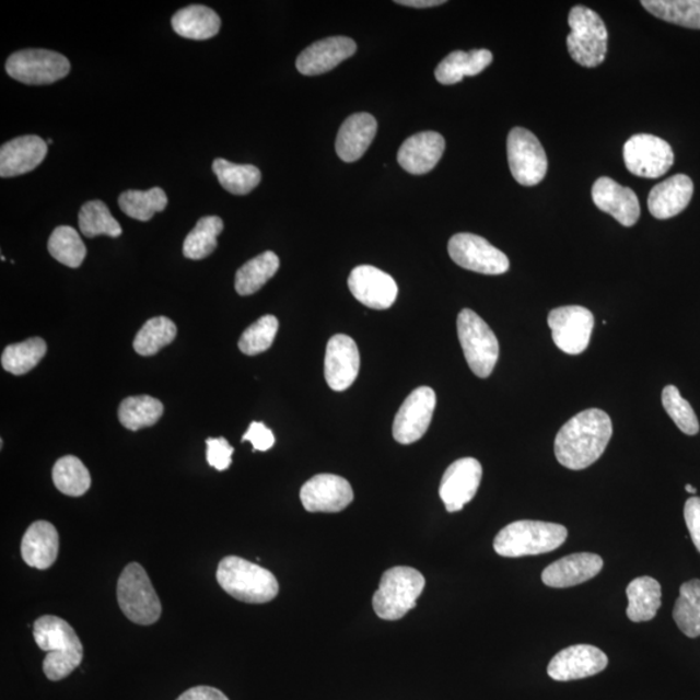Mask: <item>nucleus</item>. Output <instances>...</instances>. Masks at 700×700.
I'll list each match as a JSON object with an SVG mask.
<instances>
[{"label": "nucleus", "mask_w": 700, "mask_h": 700, "mask_svg": "<svg viewBox=\"0 0 700 700\" xmlns=\"http://www.w3.org/2000/svg\"><path fill=\"white\" fill-rule=\"evenodd\" d=\"M611 438L612 422L607 412L599 409L581 411L559 430L556 457L570 470H584L604 455Z\"/></svg>", "instance_id": "nucleus-1"}, {"label": "nucleus", "mask_w": 700, "mask_h": 700, "mask_svg": "<svg viewBox=\"0 0 700 700\" xmlns=\"http://www.w3.org/2000/svg\"><path fill=\"white\" fill-rule=\"evenodd\" d=\"M35 642L46 651L44 672L48 680H65L80 667L83 646L72 626L58 616L46 615L35 620L33 627Z\"/></svg>", "instance_id": "nucleus-2"}, {"label": "nucleus", "mask_w": 700, "mask_h": 700, "mask_svg": "<svg viewBox=\"0 0 700 700\" xmlns=\"http://www.w3.org/2000/svg\"><path fill=\"white\" fill-rule=\"evenodd\" d=\"M215 578L223 591L244 604H268L279 593L278 580L269 570L240 557L223 558Z\"/></svg>", "instance_id": "nucleus-3"}, {"label": "nucleus", "mask_w": 700, "mask_h": 700, "mask_svg": "<svg viewBox=\"0 0 700 700\" xmlns=\"http://www.w3.org/2000/svg\"><path fill=\"white\" fill-rule=\"evenodd\" d=\"M569 536L564 525L538 521H517L506 525L494 538L497 555L505 558L540 556L555 551Z\"/></svg>", "instance_id": "nucleus-4"}, {"label": "nucleus", "mask_w": 700, "mask_h": 700, "mask_svg": "<svg viewBox=\"0 0 700 700\" xmlns=\"http://www.w3.org/2000/svg\"><path fill=\"white\" fill-rule=\"evenodd\" d=\"M425 580L411 567H394L383 573L373 598L374 611L383 620L395 621L416 608Z\"/></svg>", "instance_id": "nucleus-5"}, {"label": "nucleus", "mask_w": 700, "mask_h": 700, "mask_svg": "<svg viewBox=\"0 0 700 700\" xmlns=\"http://www.w3.org/2000/svg\"><path fill=\"white\" fill-rule=\"evenodd\" d=\"M117 600L126 618L139 626L155 625L163 614L155 587L139 563L125 567L117 583Z\"/></svg>", "instance_id": "nucleus-6"}, {"label": "nucleus", "mask_w": 700, "mask_h": 700, "mask_svg": "<svg viewBox=\"0 0 700 700\" xmlns=\"http://www.w3.org/2000/svg\"><path fill=\"white\" fill-rule=\"evenodd\" d=\"M571 33L567 48L571 58L585 68H595L606 59L608 33L604 20L587 7L576 5L570 11Z\"/></svg>", "instance_id": "nucleus-7"}, {"label": "nucleus", "mask_w": 700, "mask_h": 700, "mask_svg": "<svg viewBox=\"0 0 700 700\" xmlns=\"http://www.w3.org/2000/svg\"><path fill=\"white\" fill-rule=\"evenodd\" d=\"M458 339L466 361L476 376L486 380L499 361L500 345L492 328L471 310H464L457 319Z\"/></svg>", "instance_id": "nucleus-8"}, {"label": "nucleus", "mask_w": 700, "mask_h": 700, "mask_svg": "<svg viewBox=\"0 0 700 700\" xmlns=\"http://www.w3.org/2000/svg\"><path fill=\"white\" fill-rule=\"evenodd\" d=\"M11 79L25 85H51L70 72V62L65 55L40 48L12 54L5 62Z\"/></svg>", "instance_id": "nucleus-9"}, {"label": "nucleus", "mask_w": 700, "mask_h": 700, "mask_svg": "<svg viewBox=\"0 0 700 700\" xmlns=\"http://www.w3.org/2000/svg\"><path fill=\"white\" fill-rule=\"evenodd\" d=\"M511 174L522 186H536L548 172V156L538 138L527 129L514 128L508 137Z\"/></svg>", "instance_id": "nucleus-10"}, {"label": "nucleus", "mask_w": 700, "mask_h": 700, "mask_svg": "<svg viewBox=\"0 0 700 700\" xmlns=\"http://www.w3.org/2000/svg\"><path fill=\"white\" fill-rule=\"evenodd\" d=\"M447 250L460 268L480 275L501 276L510 269L508 256L479 235L455 234L447 244Z\"/></svg>", "instance_id": "nucleus-11"}, {"label": "nucleus", "mask_w": 700, "mask_h": 700, "mask_svg": "<svg viewBox=\"0 0 700 700\" xmlns=\"http://www.w3.org/2000/svg\"><path fill=\"white\" fill-rule=\"evenodd\" d=\"M622 155L627 170L641 178H661L675 164V153L669 143L651 135L629 138Z\"/></svg>", "instance_id": "nucleus-12"}, {"label": "nucleus", "mask_w": 700, "mask_h": 700, "mask_svg": "<svg viewBox=\"0 0 700 700\" xmlns=\"http://www.w3.org/2000/svg\"><path fill=\"white\" fill-rule=\"evenodd\" d=\"M552 340L567 354L585 352L591 345L594 315L584 306H560L549 313Z\"/></svg>", "instance_id": "nucleus-13"}, {"label": "nucleus", "mask_w": 700, "mask_h": 700, "mask_svg": "<svg viewBox=\"0 0 700 700\" xmlns=\"http://www.w3.org/2000/svg\"><path fill=\"white\" fill-rule=\"evenodd\" d=\"M436 408V394L430 387L412 390L398 410L394 422L397 443L410 445L425 435Z\"/></svg>", "instance_id": "nucleus-14"}, {"label": "nucleus", "mask_w": 700, "mask_h": 700, "mask_svg": "<svg viewBox=\"0 0 700 700\" xmlns=\"http://www.w3.org/2000/svg\"><path fill=\"white\" fill-rule=\"evenodd\" d=\"M349 481L341 476L319 474L307 480L300 490V500L310 513H339L353 502Z\"/></svg>", "instance_id": "nucleus-15"}, {"label": "nucleus", "mask_w": 700, "mask_h": 700, "mask_svg": "<svg viewBox=\"0 0 700 700\" xmlns=\"http://www.w3.org/2000/svg\"><path fill=\"white\" fill-rule=\"evenodd\" d=\"M482 467L478 459L467 457L453 462L441 479L440 499L446 511L457 513L474 500L480 487Z\"/></svg>", "instance_id": "nucleus-16"}, {"label": "nucleus", "mask_w": 700, "mask_h": 700, "mask_svg": "<svg viewBox=\"0 0 700 700\" xmlns=\"http://www.w3.org/2000/svg\"><path fill=\"white\" fill-rule=\"evenodd\" d=\"M348 285L361 304L376 311L388 310L395 304L398 295L396 280L370 265L357 266L350 272Z\"/></svg>", "instance_id": "nucleus-17"}, {"label": "nucleus", "mask_w": 700, "mask_h": 700, "mask_svg": "<svg viewBox=\"0 0 700 700\" xmlns=\"http://www.w3.org/2000/svg\"><path fill=\"white\" fill-rule=\"evenodd\" d=\"M608 665L604 651L592 645H573L552 657L548 674L552 680L564 682L581 680L600 674Z\"/></svg>", "instance_id": "nucleus-18"}, {"label": "nucleus", "mask_w": 700, "mask_h": 700, "mask_svg": "<svg viewBox=\"0 0 700 700\" xmlns=\"http://www.w3.org/2000/svg\"><path fill=\"white\" fill-rule=\"evenodd\" d=\"M361 368L360 350L355 341L347 335H335L328 341L325 357V377L335 392L346 390L359 376Z\"/></svg>", "instance_id": "nucleus-19"}, {"label": "nucleus", "mask_w": 700, "mask_h": 700, "mask_svg": "<svg viewBox=\"0 0 700 700\" xmlns=\"http://www.w3.org/2000/svg\"><path fill=\"white\" fill-rule=\"evenodd\" d=\"M592 198L602 212L612 215L622 226L632 228L640 220L641 207L635 192L611 178L595 180Z\"/></svg>", "instance_id": "nucleus-20"}, {"label": "nucleus", "mask_w": 700, "mask_h": 700, "mask_svg": "<svg viewBox=\"0 0 700 700\" xmlns=\"http://www.w3.org/2000/svg\"><path fill=\"white\" fill-rule=\"evenodd\" d=\"M355 51L357 45L353 39L348 37L325 38L315 42L299 55L296 68L304 75L324 74L349 59Z\"/></svg>", "instance_id": "nucleus-21"}, {"label": "nucleus", "mask_w": 700, "mask_h": 700, "mask_svg": "<svg viewBox=\"0 0 700 700\" xmlns=\"http://www.w3.org/2000/svg\"><path fill=\"white\" fill-rule=\"evenodd\" d=\"M604 569V559L593 552H578L557 560L542 572L541 579L545 585L564 590L576 586L597 576Z\"/></svg>", "instance_id": "nucleus-22"}, {"label": "nucleus", "mask_w": 700, "mask_h": 700, "mask_svg": "<svg viewBox=\"0 0 700 700\" xmlns=\"http://www.w3.org/2000/svg\"><path fill=\"white\" fill-rule=\"evenodd\" d=\"M445 151V139L436 131H424L406 139L398 150L397 161L410 174L430 173Z\"/></svg>", "instance_id": "nucleus-23"}, {"label": "nucleus", "mask_w": 700, "mask_h": 700, "mask_svg": "<svg viewBox=\"0 0 700 700\" xmlns=\"http://www.w3.org/2000/svg\"><path fill=\"white\" fill-rule=\"evenodd\" d=\"M47 156V143L37 136H24L10 140L0 149V175L19 177L31 173Z\"/></svg>", "instance_id": "nucleus-24"}, {"label": "nucleus", "mask_w": 700, "mask_h": 700, "mask_svg": "<svg viewBox=\"0 0 700 700\" xmlns=\"http://www.w3.org/2000/svg\"><path fill=\"white\" fill-rule=\"evenodd\" d=\"M695 194V184L688 175L676 174L656 185L649 195L650 213L657 220H669L684 212Z\"/></svg>", "instance_id": "nucleus-25"}, {"label": "nucleus", "mask_w": 700, "mask_h": 700, "mask_svg": "<svg viewBox=\"0 0 700 700\" xmlns=\"http://www.w3.org/2000/svg\"><path fill=\"white\" fill-rule=\"evenodd\" d=\"M59 556V534L54 524L38 521L26 529L21 541L24 562L40 571L48 570Z\"/></svg>", "instance_id": "nucleus-26"}, {"label": "nucleus", "mask_w": 700, "mask_h": 700, "mask_svg": "<svg viewBox=\"0 0 700 700\" xmlns=\"http://www.w3.org/2000/svg\"><path fill=\"white\" fill-rule=\"evenodd\" d=\"M377 122L370 114H355L347 118L336 138V153L345 163H354L368 151L376 136Z\"/></svg>", "instance_id": "nucleus-27"}, {"label": "nucleus", "mask_w": 700, "mask_h": 700, "mask_svg": "<svg viewBox=\"0 0 700 700\" xmlns=\"http://www.w3.org/2000/svg\"><path fill=\"white\" fill-rule=\"evenodd\" d=\"M492 61L493 55L488 50L454 51L440 62L435 77L441 85H455L465 77L480 74Z\"/></svg>", "instance_id": "nucleus-28"}, {"label": "nucleus", "mask_w": 700, "mask_h": 700, "mask_svg": "<svg viewBox=\"0 0 700 700\" xmlns=\"http://www.w3.org/2000/svg\"><path fill=\"white\" fill-rule=\"evenodd\" d=\"M172 26L180 37L206 40L215 37L221 30V19L206 5H188L172 19Z\"/></svg>", "instance_id": "nucleus-29"}, {"label": "nucleus", "mask_w": 700, "mask_h": 700, "mask_svg": "<svg viewBox=\"0 0 700 700\" xmlns=\"http://www.w3.org/2000/svg\"><path fill=\"white\" fill-rule=\"evenodd\" d=\"M629 620H653L662 606V586L653 578L634 579L627 587Z\"/></svg>", "instance_id": "nucleus-30"}, {"label": "nucleus", "mask_w": 700, "mask_h": 700, "mask_svg": "<svg viewBox=\"0 0 700 700\" xmlns=\"http://www.w3.org/2000/svg\"><path fill=\"white\" fill-rule=\"evenodd\" d=\"M279 257L275 252H264L262 255L252 258L236 271L235 290L241 296L254 295L260 291L279 270Z\"/></svg>", "instance_id": "nucleus-31"}, {"label": "nucleus", "mask_w": 700, "mask_h": 700, "mask_svg": "<svg viewBox=\"0 0 700 700\" xmlns=\"http://www.w3.org/2000/svg\"><path fill=\"white\" fill-rule=\"evenodd\" d=\"M641 4L667 23L700 31V0H643Z\"/></svg>", "instance_id": "nucleus-32"}, {"label": "nucleus", "mask_w": 700, "mask_h": 700, "mask_svg": "<svg viewBox=\"0 0 700 700\" xmlns=\"http://www.w3.org/2000/svg\"><path fill=\"white\" fill-rule=\"evenodd\" d=\"M164 415V405L151 396L125 398L118 409V419L125 429L139 431L155 425Z\"/></svg>", "instance_id": "nucleus-33"}, {"label": "nucleus", "mask_w": 700, "mask_h": 700, "mask_svg": "<svg viewBox=\"0 0 700 700\" xmlns=\"http://www.w3.org/2000/svg\"><path fill=\"white\" fill-rule=\"evenodd\" d=\"M212 167L220 185L233 195H248L261 182V172L255 165H237L225 159H215Z\"/></svg>", "instance_id": "nucleus-34"}, {"label": "nucleus", "mask_w": 700, "mask_h": 700, "mask_svg": "<svg viewBox=\"0 0 700 700\" xmlns=\"http://www.w3.org/2000/svg\"><path fill=\"white\" fill-rule=\"evenodd\" d=\"M674 619L689 639L700 635V580L692 579L681 585L680 597L674 608Z\"/></svg>", "instance_id": "nucleus-35"}, {"label": "nucleus", "mask_w": 700, "mask_h": 700, "mask_svg": "<svg viewBox=\"0 0 700 700\" xmlns=\"http://www.w3.org/2000/svg\"><path fill=\"white\" fill-rule=\"evenodd\" d=\"M52 480L55 487L69 497H81L91 487V476L86 466L74 455H66L56 462Z\"/></svg>", "instance_id": "nucleus-36"}, {"label": "nucleus", "mask_w": 700, "mask_h": 700, "mask_svg": "<svg viewBox=\"0 0 700 700\" xmlns=\"http://www.w3.org/2000/svg\"><path fill=\"white\" fill-rule=\"evenodd\" d=\"M118 206L130 219L147 222L167 206V196L163 188L153 187L149 191H125L118 198Z\"/></svg>", "instance_id": "nucleus-37"}, {"label": "nucleus", "mask_w": 700, "mask_h": 700, "mask_svg": "<svg viewBox=\"0 0 700 700\" xmlns=\"http://www.w3.org/2000/svg\"><path fill=\"white\" fill-rule=\"evenodd\" d=\"M223 221L220 217H202L184 244V255L190 260H202L212 255L217 248V237L222 233Z\"/></svg>", "instance_id": "nucleus-38"}, {"label": "nucleus", "mask_w": 700, "mask_h": 700, "mask_svg": "<svg viewBox=\"0 0 700 700\" xmlns=\"http://www.w3.org/2000/svg\"><path fill=\"white\" fill-rule=\"evenodd\" d=\"M46 353L47 345L44 339H27L4 349L2 354V366L7 373L24 375L37 366Z\"/></svg>", "instance_id": "nucleus-39"}, {"label": "nucleus", "mask_w": 700, "mask_h": 700, "mask_svg": "<svg viewBox=\"0 0 700 700\" xmlns=\"http://www.w3.org/2000/svg\"><path fill=\"white\" fill-rule=\"evenodd\" d=\"M48 250L56 261L68 268H80L88 254L86 245L82 242L77 230L70 226H59L48 241Z\"/></svg>", "instance_id": "nucleus-40"}, {"label": "nucleus", "mask_w": 700, "mask_h": 700, "mask_svg": "<svg viewBox=\"0 0 700 700\" xmlns=\"http://www.w3.org/2000/svg\"><path fill=\"white\" fill-rule=\"evenodd\" d=\"M81 233L88 237L107 235L118 237L122 234L120 223L117 222L105 202L101 200L88 201L79 214Z\"/></svg>", "instance_id": "nucleus-41"}, {"label": "nucleus", "mask_w": 700, "mask_h": 700, "mask_svg": "<svg viewBox=\"0 0 700 700\" xmlns=\"http://www.w3.org/2000/svg\"><path fill=\"white\" fill-rule=\"evenodd\" d=\"M177 336V326L166 317L147 320L135 339L136 352L140 355H155L161 349L170 346Z\"/></svg>", "instance_id": "nucleus-42"}, {"label": "nucleus", "mask_w": 700, "mask_h": 700, "mask_svg": "<svg viewBox=\"0 0 700 700\" xmlns=\"http://www.w3.org/2000/svg\"><path fill=\"white\" fill-rule=\"evenodd\" d=\"M662 402L665 411L685 435L695 436L699 432V422L695 409L685 400L675 385L663 389Z\"/></svg>", "instance_id": "nucleus-43"}, {"label": "nucleus", "mask_w": 700, "mask_h": 700, "mask_svg": "<svg viewBox=\"0 0 700 700\" xmlns=\"http://www.w3.org/2000/svg\"><path fill=\"white\" fill-rule=\"evenodd\" d=\"M278 328L279 322L275 315H264L243 332L237 346L247 355L264 353L275 342Z\"/></svg>", "instance_id": "nucleus-44"}, {"label": "nucleus", "mask_w": 700, "mask_h": 700, "mask_svg": "<svg viewBox=\"0 0 700 700\" xmlns=\"http://www.w3.org/2000/svg\"><path fill=\"white\" fill-rule=\"evenodd\" d=\"M234 447L225 438L207 440L208 464L219 471H225L233 462Z\"/></svg>", "instance_id": "nucleus-45"}, {"label": "nucleus", "mask_w": 700, "mask_h": 700, "mask_svg": "<svg viewBox=\"0 0 700 700\" xmlns=\"http://www.w3.org/2000/svg\"><path fill=\"white\" fill-rule=\"evenodd\" d=\"M243 441H249L257 452H268L276 444L275 433L260 422H252Z\"/></svg>", "instance_id": "nucleus-46"}, {"label": "nucleus", "mask_w": 700, "mask_h": 700, "mask_svg": "<svg viewBox=\"0 0 700 700\" xmlns=\"http://www.w3.org/2000/svg\"><path fill=\"white\" fill-rule=\"evenodd\" d=\"M684 516L686 525L690 532L692 544L700 552V499L699 497H691L685 503Z\"/></svg>", "instance_id": "nucleus-47"}, {"label": "nucleus", "mask_w": 700, "mask_h": 700, "mask_svg": "<svg viewBox=\"0 0 700 700\" xmlns=\"http://www.w3.org/2000/svg\"><path fill=\"white\" fill-rule=\"evenodd\" d=\"M177 700H230L219 689L212 686H195L180 695Z\"/></svg>", "instance_id": "nucleus-48"}, {"label": "nucleus", "mask_w": 700, "mask_h": 700, "mask_svg": "<svg viewBox=\"0 0 700 700\" xmlns=\"http://www.w3.org/2000/svg\"><path fill=\"white\" fill-rule=\"evenodd\" d=\"M396 3L412 7V9H431V7L445 4L446 2L444 0H397Z\"/></svg>", "instance_id": "nucleus-49"}, {"label": "nucleus", "mask_w": 700, "mask_h": 700, "mask_svg": "<svg viewBox=\"0 0 700 700\" xmlns=\"http://www.w3.org/2000/svg\"><path fill=\"white\" fill-rule=\"evenodd\" d=\"M686 492L691 493V494H697V488L688 485L685 487Z\"/></svg>", "instance_id": "nucleus-50"}, {"label": "nucleus", "mask_w": 700, "mask_h": 700, "mask_svg": "<svg viewBox=\"0 0 700 700\" xmlns=\"http://www.w3.org/2000/svg\"><path fill=\"white\" fill-rule=\"evenodd\" d=\"M47 144H52V139H48Z\"/></svg>", "instance_id": "nucleus-51"}]
</instances>
